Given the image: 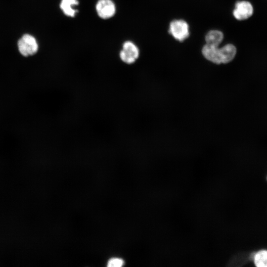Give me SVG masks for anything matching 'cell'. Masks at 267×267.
Segmentation results:
<instances>
[{
    "mask_svg": "<svg viewBox=\"0 0 267 267\" xmlns=\"http://www.w3.org/2000/svg\"><path fill=\"white\" fill-rule=\"evenodd\" d=\"M17 46L19 53L24 57L35 55L39 50L36 38L31 34H24L17 41Z\"/></svg>",
    "mask_w": 267,
    "mask_h": 267,
    "instance_id": "obj_1",
    "label": "cell"
},
{
    "mask_svg": "<svg viewBox=\"0 0 267 267\" xmlns=\"http://www.w3.org/2000/svg\"><path fill=\"white\" fill-rule=\"evenodd\" d=\"M169 32L175 40L182 42L189 36V26L183 19H175L170 23Z\"/></svg>",
    "mask_w": 267,
    "mask_h": 267,
    "instance_id": "obj_2",
    "label": "cell"
},
{
    "mask_svg": "<svg viewBox=\"0 0 267 267\" xmlns=\"http://www.w3.org/2000/svg\"><path fill=\"white\" fill-rule=\"evenodd\" d=\"M139 56V50L136 44L132 41L125 42L119 52L121 61L126 65L134 64Z\"/></svg>",
    "mask_w": 267,
    "mask_h": 267,
    "instance_id": "obj_3",
    "label": "cell"
},
{
    "mask_svg": "<svg viewBox=\"0 0 267 267\" xmlns=\"http://www.w3.org/2000/svg\"><path fill=\"white\" fill-rule=\"evenodd\" d=\"M253 5L250 2L246 0L238 1L235 4L233 15L238 20H244L253 15Z\"/></svg>",
    "mask_w": 267,
    "mask_h": 267,
    "instance_id": "obj_4",
    "label": "cell"
},
{
    "mask_svg": "<svg viewBox=\"0 0 267 267\" xmlns=\"http://www.w3.org/2000/svg\"><path fill=\"white\" fill-rule=\"evenodd\" d=\"M98 16L103 19L112 18L116 13V5L112 0H98L95 5Z\"/></svg>",
    "mask_w": 267,
    "mask_h": 267,
    "instance_id": "obj_5",
    "label": "cell"
},
{
    "mask_svg": "<svg viewBox=\"0 0 267 267\" xmlns=\"http://www.w3.org/2000/svg\"><path fill=\"white\" fill-rule=\"evenodd\" d=\"M202 54L209 61L216 64H221L220 46H213L206 44L202 48Z\"/></svg>",
    "mask_w": 267,
    "mask_h": 267,
    "instance_id": "obj_6",
    "label": "cell"
},
{
    "mask_svg": "<svg viewBox=\"0 0 267 267\" xmlns=\"http://www.w3.org/2000/svg\"><path fill=\"white\" fill-rule=\"evenodd\" d=\"M237 50L232 44H228L220 47V55L221 64H227L235 57Z\"/></svg>",
    "mask_w": 267,
    "mask_h": 267,
    "instance_id": "obj_7",
    "label": "cell"
},
{
    "mask_svg": "<svg viewBox=\"0 0 267 267\" xmlns=\"http://www.w3.org/2000/svg\"><path fill=\"white\" fill-rule=\"evenodd\" d=\"M78 4V0H61L59 7L65 15L74 17L78 12L74 7Z\"/></svg>",
    "mask_w": 267,
    "mask_h": 267,
    "instance_id": "obj_8",
    "label": "cell"
},
{
    "mask_svg": "<svg viewBox=\"0 0 267 267\" xmlns=\"http://www.w3.org/2000/svg\"><path fill=\"white\" fill-rule=\"evenodd\" d=\"M223 34L218 30H210L205 36L206 44L211 45L219 46L223 39Z\"/></svg>",
    "mask_w": 267,
    "mask_h": 267,
    "instance_id": "obj_9",
    "label": "cell"
},
{
    "mask_svg": "<svg viewBox=\"0 0 267 267\" xmlns=\"http://www.w3.org/2000/svg\"><path fill=\"white\" fill-rule=\"evenodd\" d=\"M254 262L257 267H267V250H262L257 252L254 257Z\"/></svg>",
    "mask_w": 267,
    "mask_h": 267,
    "instance_id": "obj_10",
    "label": "cell"
},
{
    "mask_svg": "<svg viewBox=\"0 0 267 267\" xmlns=\"http://www.w3.org/2000/svg\"><path fill=\"white\" fill-rule=\"evenodd\" d=\"M124 261L120 258H112L108 262L107 266L109 267H120L123 266Z\"/></svg>",
    "mask_w": 267,
    "mask_h": 267,
    "instance_id": "obj_11",
    "label": "cell"
}]
</instances>
